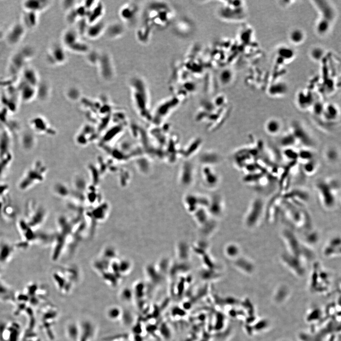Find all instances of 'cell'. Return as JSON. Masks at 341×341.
<instances>
[{
    "mask_svg": "<svg viewBox=\"0 0 341 341\" xmlns=\"http://www.w3.org/2000/svg\"><path fill=\"white\" fill-rule=\"evenodd\" d=\"M318 168L319 163L315 158L303 164V172L308 175H311L315 174Z\"/></svg>",
    "mask_w": 341,
    "mask_h": 341,
    "instance_id": "ffe728a7",
    "label": "cell"
},
{
    "mask_svg": "<svg viewBox=\"0 0 341 341\" xmlns=\"http://www.w3.org/2000/svg\"><path fill=\"white\" fill-rule=\"evenodd\" d=\"M3 36H4L3 33L2 32L1 30H0V39H1V38L3 37Z\"/></svg>",
    "mask_w": 341,
    "mask_h": 341,
    "instance_id": "f1b7e54d",
    "label": "cell"
},
{
    "mask_svg": "<svg viewBox=\"0 0 341 341\" xmlns=\"http://www.w3.org/2000/svg\"><path fill=\"white\" fill-rule=\"evenodd\" d=\"M320 117L324 122L330 125L334 124L339 119L340 111L338 107L334 104L325 105Z\"/></svg>",
    "mask_w": 341,
    "mask_h": 341,
    "instance_id": "8992f818",
    "label": "cell"
},
{
    "mask_svg": "<svg viewBox=\"0 0 341 341\" xmlns=\"http://www.w3.org/2000/svg\"><path fill=\"white\" fill-rule=\"evenodd\" d=\"M49 5V2L40 0H28L22 4L24 11L38 13L46 10Z\"/></svg>",
    "mask_w": 341,
    "mask_h": 341,
    "instance_id": "8fae6325",
    "label": "cell"
},
{
    "mask_svg": "<svg viewBox=\"0 0 341 341\" xmlns=\"http://www.w3.org/2000/svg\"><path fill=\"white\" fill-rule=\"evenodd\" d=\"M233 74L231 71L227 69L223 71L220 77V80L222 85H227L231 81Z\"/></svg>",
    "mask_w": 341,
    "mask_h": 341,
    "instance_id": "d4e9b609",
    "label": "cell"
},
{
    "mask_svg": "<svg viewBox=\"0 0 341 341\" xmlns=\"http://www.w3.org/2000/svg\"><path fill=\"white\" fill-rule=\"evenodd\" d=\"M251 206V214H249L250 224L249 225H257L262 217L264 211V203L260 199H255Z\"/></svg>",
    "mask_w": 341,
    "mask_h": 341,
    "instance_id": "ba28073f",
    "label": "cell"
},
{
    "mask_svg": "<svg viewBox=\"0 0 341 341\" xmlns=\"http://www.w3.org/2000/svg\"><path fill=\"white\" fill-rule=\"evenodd\" d=\"M280 143L284 148H294V146L298 144L295 136L291 132L282 136L280 139Z\"/></svg>",
    "mask_w": 341,
    "mask_h": 341,
    "instance_id": "ac0fdd59",
    "label": "cell"
},
{
    "mask_svg": "<svg viewBox=\"0 0 341 341\" xmlns=\"http://www.w3.org/2000/svg\"><path fill=\"white\" fill-rule=\"evenodd\" d=\"M217 9L218 18L223 22H234L243 20L245 17V5L243 1H220Z\"/></svg>",
    "mask_w": 341,
    "mask_h": 341,
    "instance_id": "7a4b0ae2",
    "label": "cell"
},
{
    "mask_svg": "<svg viewBox=\"0 0 341 341\" xmlns=\"http://www.w3.org/2000/svg\"><path fill=\"white\" fill-rule=\"evenodd\" d=\"M146 25L143 27L150 35L153 30H164L173 22L175 12L171 4L165 2H155L149 4L146 12Z\"/></svg>",
    "mask_w": 341,
    "mask_h": 341,
    "instance_id": "6da1fadb",
    "label": "cell"
},
{
    "mask_svg": "<svg viewBox=\"0 0 341 341\" xmlns=\"http://www.w3.org/2000/svg\"><path fill=\"white\" fill-rule=\"evenodd\" d=\"M68 337L72 341H78L80 334V326L76 323L72 322L68 325L67 329Z\"/></svg>",
    "mask_w": 341,
    "mask_h": 341,
    "instance_id": "e0dca14e",
    "label": "cell"
},
{
    "mask_svg": "<svg viewBox=\"0 0 341 341\" xmlns=\"http://www.w3.org/2000/svg\"><path fill=\"white\" fill-rule=\"evenodd\" d=\"M121 297L123 301L127 302H131L132 300L133 293L130 289H126L122 291Z\"/></svg>",
    "mask_w": 341,
    "mask_h": 341,
    "instance_id": "484cf974",
    "label": "cell"
},
{
    "mask_svg": "<svg viewBox=\"0 0 341 341\" xmlns=\"http://www.w3.org/2000/svg\"><path fill=\"white\" fill-rule=\"evenodd\" d=\"M18 228L22 240L28 244L35 243L37 233L32 229L24 220H20L18 222Z\"/></svg>",
    "mask_w": 341,
    "mask_h": 341,
    "instance_id": "52a82bcc",
    "label": "cell"
},
{
    "mask_svg": "<svg viewBox=\"0 0 341 341\" xmlns=\"http://www.w3.org/2000/svg\"><path fill=\"white\" fill-rule=\"evenodd\" d=\"M283 155L284 157L290 161H293L298 159V152L294 150L293 148H285Z\"/></svg>",
    "mask_w": 341,
    "mask_h": 341,
    "instance_id": "cb8c5ba5",
    "label": "cell"
},
{
    "mask_svg": "<svg viewBox=\"0 0 341 341\" xmlns=\"http://www.w3.org/2000/svg\"><path fill=\"white\" fill-rule=\"evenodd\" d=\"M45 209L36 204H29L25 209L24 220L35 231L39 230L46 219Z\"/></svg>",
    "mask_w": 341,
    "mask_h": 341,
    "instance_id": "277c9868",
    "label": "cell"
},
{
    "mask_svg": "<svg viewBox=\"0 0 341 341\" xmlns=\"http://www.w3.org/2000/svg\"><path fill=\"white\" fill-rule=\"evenodd\" d=\"M323 255L327 258L336 257L341 255L340 238L334 237L325 245L323 250Z\"/></svg>",
    "mask_w": 341,
    "mask_h": 341,
    "instance_id": "9c48e42d",
    "label": "cell"
},
{
    "mask_svg": "<svg viewBox=\"0 0 341 341\" xmlns=\"http://www.w3.org/2000/svg\"><path fill=\"white\" fill-rule=\"evenodd\" d=\"M14 247L7 242L0 244V264H6L11 261L14 252Z\"/></svg>",
    "mask_w": 341,
    "mask_h": 341,
    "instance_id": "7c38bea8",
    "label": "cell"
},
{
    "mask_svg": "<svg viewBox=\"0 0 341 341\" xmlns=\"http://www.w3.org/2000/svg\"><path fill=\"white\" fill-rule=\"evenodd\" d=\"M314 156L310 148H303L298 152V159L303 161V164L314 159Z\"/></svg>",
    "mask_w": 341,
    "mask_h": 341,
    "instance_id": "603a6c76",
    "label": "cell"
},
{
    "mask_svg": "<svg viewBox=\"0 0 341 341\" xmlns=\"http://www.w3.org/2000/svg\"><path fill=\"white\" fill-rule=\"evenodd\" d=\"M323 51L321 48L319 47H316L312 50L311 55L312 57L314 60H319L323 57Z\"/></svg>",
    "mask_w": 341,
    "mask_h": 341,
    "instance_id": "83f0119b",
    "label": "cell"
},
{
    "mask_svg": "<svg viewBox=\"0 0 341 341\" xmlns=\"http://www.w3.org/2000/svg\"><path fill=\"white\" fill-rule=\"evenodd\" d=\"M25 82L35 86L38 82V77L35 71L32 68H27L23 74Z\"/></svg>",
    "mask_w": 341,
    "mask_h": 341,
    "instance_id": "d6986e66",
    "label": "cell"
},
{
    "mask_svg": "<svg viewBox=\"0 0 341 341\" xmlns=\"http://www.w3.org/2000/svg\"><path fill=\"white\" fill-rule=\"evenodd\" d=\"M291 132L295 136L297 143H299L304 148H311L314 146V141L305 127L299 122H294L291 125Z\"/></svg>",
    "mask_w": 341,
    "mask_h": 341,
    "instance_id": "5b68a950",
    "label": "cell"
},
{
    "mask_svg": "<svg viewBox=\"0 0 341 341\" xmlns=\"http://www.w3.org/2000/svg\"><path fill=\"white\" fill-rule=\"evenodd\" d=\"M332 181L321 180L317 184V189L320 200L325 209H332L336 203L337 185Z\"/></svg>",
    "mask_w": 341,
    "mask_h": 341,
    "instance_id": "3957f363",
    "label": "cell"
},
{
    "mask_svg": "<svg viewBox=\"0 0 341 341\" xmlns=\"http://www.w3.org/2000/svg\"><path fill=\"white\" fill-rule=\"evenodd\" d=\"M264 129L269 135H277L282 129V124L278 119L272 118L266 122Z\"/></svg>",
    "mask_w": 341,
    "mask_h": 341,
    "instance_id": "5bb4252c",
    "label": "cell"
},
{
    "mask_svg": "<svg viewBox=\"0 0 341 341\" xmlns=\"http://www.w3.org/2000/svg\"><path fill=\"white\" fill-rule=\"evenodd\" d=\"M121 320H122L123 323L126 325H130L132 323L133 321V317L132 314L130 312L123 310L122 314Z\"/></svg>",
    "mask_w": 341,
    "mask_h": 341,
    "instance_id": "4316f807",
    "label": "cell"
},
{
    "mask_svg": "<svg viewBox=\"0 0 341 341\" xmlns=\"http://www.w3.org/2000/svg\"><path fill=\"white\" fill-rule=\"evenodd\" d=\"M315 102V100H314L312 95H310L309 93L307 95L302 92L298 94L297 103L299 108L303 111H305L310 108L311 109Z\"/></svg>",
    "mask_w": 341,
    "mask_h": 341,
    "instance_id": "2e32d148",
    "label": "cell"
},
{
    "mask_svg": "<svg viewBox=\"0 0 341 341\" xmlns=\"http://www.w3.org/2000/svg\"><path fill=\"white\" fill-rule=\"evenodd\" d=\"M305 34L302 30L295 29L292 30L289 34V39L295 44H299L304 41Z\"/></svg>",
    "mask_w": 341,
    "mask_h": 341,
    "instance_id": "44dd1931",
    "label": "cell"
},
{
    "mask_svg": "<svg viewBox=\"0 0 341 341\" xmlns=\"http://www.w3.org/2000/svg\"><path fill=\"white\" fill-rule=\"evenodd\" d=\"M24 27L22 23L16 24L13 26L7 35V40L12 44L17 43L20 41L24 34Z\"/></svg>",
    "mask_w": 341,
    "mask_h": 341,
    "instance_id": "4fadbf2b",
    "label": "cell"
},
{
    "mask_svg": "<svg viewBox=\"0 0 341 341\" xmlns=\"http://www.w3.org/2000/svg\"><path fill=\"white\" fill-rule=\"evenodd\" d=\"M123 310L118 306L110 307L107 312V316L110 320L116 321L121 319Z\"/></svg>",
    "mask_w": 341,
    "mask_h": 341,
    "instance_id": "7402d4cb",
    "label": "cell"
},
{
    "mask_svg": "<svg viewBox=\"0 0 341 341\" xmlns=\"http://www.w3.org/2000/svg\"><path fill=\"white\" fill-rule=\"evenodd\" d=\"M38 13L34 12L24 11L22 16L23 25L25 28H33L38 23Z\"/></svg>",
    "mask_w": 341,
    "mask_h": 341,
    "instance_id": "9a60e30c",
    "label": "cell"
},
{
    "mask_svg": "<svg viewBox=\"0 0 341 341\" xmlns=\"http://www.w3.org/2000/svg\"><path fill=\"white\" fill-rule=\"evenodd\" d=\"M80 326V334L78 341H91L95 334V327L91 322L84 321Z\"/></svg>",
    "mask_w": 341,
    "mask_h": 341,
    "instance_id": "30bf717a",
    "label": "cell"
}]
</instances>
